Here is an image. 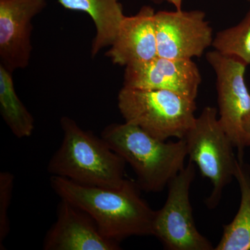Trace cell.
Instances as JSON below:
<instances>
[{
    "label": "cell",
    "instance_id": "1",
    "mask_svg": "<svg viewBox=\"0 0 250 250\" xmlns=\"http://www.w3.org/2000/svg\"><path fill=\"white\" fill-rule=\"evenodd\" d=\"M50 185L61 200L91 217L100 232L121 243L131 236H152L154 212L141 197L137 182L125 179L121 187H92L51 176Z\"/></svg>",
    "mask_w": 250,
    "mask_h": 250
},
{
    "label": "cell",
    "instance_id": "2",
    "mask_svg": "<svg viewBox=\"0 0 250 250\" xmlns=\"http://www.w3.org/2000/svg\"><path fill=\"white\" fill-rule=\"evenodd\" d=\"M60 125L62 144L47 164L51 176L92 187L117 188L124 183L126 162L101 136L68 116L61 118Z\"/></svg>",
    "mask_w": 250,
    "mask_h": 250
},
{
    "label": "cell",
    "instance_id": "3",
    "mask_svg": "<svg viewBox=\"0 0 250 250\" xmlns=\"http://www.w3.org/2000/svg\"><path fill=\"white\" fill-rule=\"evenodd\" d=\"M100 136L132 167L138 185L146 192L162 191L185 167L184 139L166 143L126 122L108 125Z\"/></svg>",
    "mask_w": 250,
    "mask_h": 250
},
{
    "label": "cell",
    "instance_id": "4",
    "mask_svg": "<svg viewBox=\"0 0 250 250\" xmlns=\"http://www.w3.org/2000/svg\"><path fill=\"white\" fill-rule=\"evenodd\" d=\"M118 106L125 122L161 141L184 139L197 118L195 101L168 90L123 86Z\"/></svg>",
    "mask_w": 250,
    "mask_h": 250
},
{
    "label": "cell",
    "instance_id": "5",
    "mask_svg": "<svg viewBox=\"0 0 250 250\" xmlns=\"http://www.w3.org/2000/svg\"><path fill=\"white\" fill-rule=\"evenodd\" d=\"M189 161L198 166L204 177L209 179L213 190L206 200L212 209L218 206L223 189L235 178L238 159L231 139L218 118V109L207 106L186 135Z\"/></svg>",
    "mask_w": 250,
    "mask_h": 250
},
{
    "label": "cell",
    "instance_id": "6",
    "mask_svg": "<svg viewBox=\"0 0 250 250\" xmlns=\"http://www.w3.org/2000/svg\"><path fill=\"white\" fill-rule=\"evenodd\" d=\"M195 176V166L189 161L169 182L165 205L154 212L152 236L169 250H214L210 242L199 232L190 205V188Z\"/></svg>",
    "mask_w": 250,
    "mask_h": 250
},
{
    "label": "cell",
    "instance_id": "7",
    "mask_svg": "<svg viewBox=\"0 0 250 250\" xmlns=\"http://www.w3.org/2000/svg\"><path fill=\"white\" fill-rule=\"evenodd\" d=\"M206 58L216 75L219 121L238 149V160L243 161L242 126L250 112V93L245 77L248 65L236 57L215 49L208 52Z\"/></svg>",
    "mask_w": 250,
    "mask_h": 250
},
{
    "label": "cell",
    "instance_id": "8",
    "mask_svg": "<svg viewBox=\"0 0 250 250\" xmlns=\"http://www.w3.org/2000/svg\"><path fill=\"white\" fill-rule=\"evenodd\" d=\"M158 56L174 59L201 57L213 45V29L200 10L160 11L154 15Z\"/></svg>",
    "mask_w": 250,
    "mask_h": 250
},
{
    "label": "cell",
    "instance_id": "9",
    "mask_svg": "<svg viewBox=\"0 0 250 250\" xmlns=\"http://www.w3.org/2000/svg\"><path fill=\"white\" fill-rule=\"evenodd\" d=\"M200 69L192 59L156 57L125 67L123 86L164 90L195 101L201 84Z\"/></svg>",
    "mask_w": 250,
    "mask_h": 250
},
{
    "label": "cell",
    "instance_id": "10",
    "mask_svg": "<svg viewBox=\"0 0 250 250\" xmlns=\"http://www.w3.org/2000/svg\"><path fill=\"white\" fill-rule=\"evenodd\" d=\"M46 0H0V65L14 73L29 65L32 21Z\"/></svg>",
    "mask_w": 250,
    "mask_h": 250
},
{
    "label": "cell",
    "instance_id": "11",
    "mask_svg": "<svg viewBox=\"0 0 250 250\" xmlns=\"http://www.w3.org/2000/svg\"><path fill=\"white\" fill-rule=\"evenodd\" d=\"M45 250H119L120 243L100 232L88 213L66 200H61L57 219L46 233Z\"/></svg>",
    "mask_w": 250,
    "mask_h": 250
},
{
    "label": "cell",
    "instance_id": "12",
    "mask_svg": "<svg viewBox=\"0 0 250 250\" xmlns=\"http://www.w3.org/2000/svg\"><path fill=\"white\" fill-rule=\"evenodd\" d=\"M155 13L152 6H143L134 16H125L106 53L113 64L126 67L158 57Z\"/></svg>",
    "mask_w": 250,
    "mask_h": 250
},
{
    "label": "cell",
    "instance_id": "13",
    "mask_svg": "<svg viewBox=\"0 0 250 250\" xmlns=\"http://www.w3.org/2000/svg\"><path fill=\"white\" fill-rule=\"evenodd\" d=\"M65 9L88 14L95 26L90 55L95 57L102 49L113 43L125 16L120 0H58Z\"/></svg>",
    "mask_w": 250,
    "mask_h": 250
},
{
    "label": "cell",
    "instance_id": "14",
    "mask_svg": "<svg viewBox=\"0 0 250 250\" xmlns=\"http://www.w3.org/2000/svg\"><path fill=\"white\" fill-rule=\"evenodd\" d=\"M235 179L241 190L239 209L232 221L224 225L223 236L215 250H250V169L243 161H238Z\"/></svg>",
    "mask_w": 250,
    "mask_h": 250
},
{
    "label": "cell",
    "instance_id": "15",
    "mask_svg": "<svg viewBox=\"0 0 250 250\" xmlns=\"http://www.w3.org/2000/svg\"><path fill=\"white\" fill-rule=\"evenodd\" d=\"M0 113L11 132L18 139L30 137L34 132V118L19 98L13 72L0 65Z\"/></svg>",
    "mask_w": 250,
    "mask_h": 250
},
{
    "label": "cell",
    "instance_id": "16",
    "mask_svg": "<svg viewBox=\"0 0 250 250\" xmlns=\"http://www.w3.org/2000/svg\"><path fill=\"white\" fill-rule=\"evenodd\" d=\"M212 46L220 53L233 56L250 65V8L238 24L217 33Z\"/></svg>",
    "mask_w": 250,
    "mask_h": 250
},
{
    "label": "cell",
    "instance_id": "17",
    "mask_svg": "<svg viewBox=\"0 0 250 250\" xmlns=\"http://www.w3.org/2000/svg\"><path fill=\"white\" fill-rule=\"evenodd\" d=\"M14 175L8 171L0 172V250H5L4 242L11 230L9 210L14 188Z\"/></svg>",
    "mask_w": 250,
    "mask_h": 250
},
{
    "label": "cell",
    "instance_id": "18",
    "mask_svg": "<svg viewBox=\"0 0 250 250\" xmlns=\"http://www.w3.org/2000/svg\"><path fill=\"white\" fill-rule=\"evenodd\" d=\"M242 143L244 148L250 147V112L245 118L242 126Z\"/></svg>",
    "mask_w": 250,
    "mask_h": 250
},
{
    "label": "cell",
    "instance_id": "19",
    "mask_svg": "<svg viewBox=\"0 0 250 250\" xmlns=\"http://www.w3.org/2000/svg\"><path fill=\"white\" fill-rule=\"evenodd\" d=\"M156 4H161L163 2H167L171 4L175 8V10H182L183 0H150Z\"/></svg>",
    "mask_w": 250,
    "mask_h": 250
},
{
    "label": "cell",
    "instance_id": "20",
    "mask_svg": "<svg viewBox=\"0 0 250 250\" xmlns=\"http://www.w3.org/2000/svg\"><path fill=\"white\" fill-rule=\"evenodd\" d=\"M246 1H250V0H246Z\"/></svg>",
    "mask_w": 250,
    "mask_h": 250
}]
</instances>
